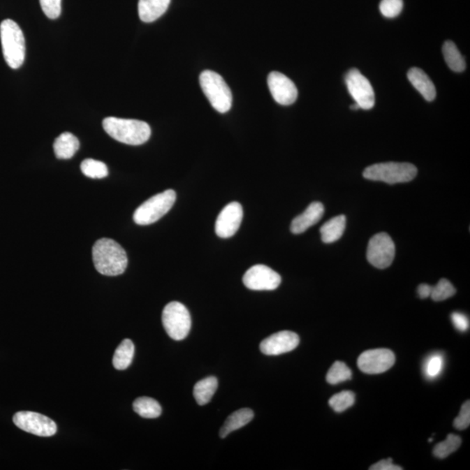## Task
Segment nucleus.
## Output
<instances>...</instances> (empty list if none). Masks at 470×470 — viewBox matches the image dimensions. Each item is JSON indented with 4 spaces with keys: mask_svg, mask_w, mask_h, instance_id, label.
<instances>
[{
    "mask_svg": "<svg viewBox=\"0 0 470 470\" xmlns=\"http://www.w3.org/2000/svg\"><path fill=\"white\" fill-rule=\"evenodd\" d=\"M134 355V345L129 339L122 342L116 349L112 364L116 369L125 370L131 365Z\"/></svg>",
    "mask_w": 470,
    "mask_h": 470,
    "instance_id": "obj_23",
    "label": "nucleus"
},
{
    "mask_svg": "<svg viewBox=\"0 0 470 470\" xmlns=\"http://www.w3.org/2000/svg\"><path fill=\"white\" fill-rule=\"evenodd\" d=\"M254 416V413L253 411H251L249 409H242L233 413L232 415L228 417L223 426H222L220 430V436L225 438L232 433L233 431L246 426L247 423H249L253 420Z\"/></svg>",
    "mask_w": 470,
    "mask_h": 470,
    "instance_id": "obj_21",
    "label": "nucleus"
},
{
    "mask_svg": "<svg viewBox=\"0 0 470 470\" xmlns=\"http://www.w3.org/2000/svg\"><path fill=\"white\" fill-rule=\"evenodd\" d=\"M267 85L274 100L278 104L289 105L294 104L298 91L295 85L284 73L272 72L267 77Z\"/></svg>",
    "mask_w": 470,
    "mask_h": 470,
    "instance_id": "obj_13",
    "label": "nucleus"
},
{
    "mask_svg": "<svg viewBox=\"0 0 470 470\" xmlns=\"http://www.w3.org/2000/svg\"><path fill=\"white\" fill-rule=\"evenodd\" d=\"M457 293L454 286L450 284L446 279H441L438 284L432 288L431 293V298L434 302H443V300L450 298Z\"/></svg>",
    "mask_w": 470,
    "mask_h": 470,
    "instance_id": "obj_31",
    "label": "nucleus"
},
{
    "mask_svg": "<svg viewBox=\"0 0 470 470\" xmlns=\"http://www.w3.org/2000/svg\"><path fill=\"white\" fill-rule=\"evenodd\" d=\"M162 323L172 340L182 341L189 335L192 320L189 311L178 302L168 303L162 313Z\"/></svg>",
    "mask_w": 470,
    "mask_h": 470,
    "instance_id": "obj_7",
    "label": "nucleus"
},
{
    "mask_svg": "<svg viewBox=\"0 0 470 470\" xmlns=\"http://www.w3.org/2000/svg\"><path fill=\"white\" fill-rule=\"evenodd\" d=\"M470 424V402L467 401L462 406L459 416L454 420V427L458 430L468 429Z\"/></svg>",
    "mask_w": 470,
    "mask_h": 470,
    "instance_id": "obj_34",
    "label": "nucleus"
},
{
    "mask_svg": "<svg viewBox=\"0 0 470 470\" xmlns=\"http://www.w3.org/2000/svg\"><path fill=\"white\" fill-rule=\"evenodd\" d=\"M13 423L24 432L38 436H52L57 432V425L54 420L38 413L17 412L13 416Z\"/></svg>",
    "mask_w": 470,
    "mask_h": 470,
    "instance_id": "obj_9",
    "label": "nucleus"
},
{
    "mask_svg": "<svg viewBox=\"0 0 470 470\" xmlns=\"http://www.w3.org/2000/svg\"><path fill=\"white\" fill-rule=\"evenodd\" d=\"M395 362V353L390 349L376 348L363 352L359 356L357 364L363 373L378 374L390 369Z\"/></svg>",
    "mask_w": 470,
    "mask_h": 470,
    "instance_id": "obj_12",
    "label": "nucleus"
},
{
    "mask_svg": "<svg viewBox=\"0 0 470 470\" xmlns=\"http://www.w3.org/2000/svg\"><path fill=\"white\" fill-rule=\"evenodd\" d=\"M79 148V140L71 133L60 134L54 144L56 157L61 159V160H68V159L73 157Z\"/></svg>",
    "mask_w": 470,
    "mask_h": 470,
    "instance_id": "obj_19",
    "label": "nucleus"
},
{
    "mask_svg": "<svg viewBox=\"0 0 470 470\" xmlns=\"http://www.w3.org/2000/svg\"><path fill=\"white\" fill-rule=\"evenodd\" d=\"M93 260L98 273L107 277L122 274L128 264L127 254L123 247L115 240L108 238L95 242Z\"/></svg>",
    "mask_w": 470,
    "mask_h": 470,
    "instance_id": "obj_1",
    "label": "nucleus"
},
{
    "mask_svg": "<svg viewBox=\"0 0 470 470\" xmlns=\"http://www.w3.org/2000/svg\"><path fill=\"white\" fill-rule=\"evenodd\" d=\"M360 108L359 105H357L356 103L351 105L352 110H358Z\"/></svg>",
    "mask_w": 470,
    "mask_h": 470,
    "instance_id": "obj_38",
    "label": "nucleus"
},
{
    "mask_svg": "<svg viewBox=\"0 0 470 470\" xmlns=\"http://www.w3.org/2000/svg\"><path fill=\"white\" fill-rule=\"evenodd\" d=\"M324 206L321 203H313L307 207L302 214L293 220L291 232L295 235L302 234L310 227L318 223L324 214Z\"/></svg>",
    "mask_w": 470,
    "mask_h": 470,
    "instance_id": "obj_16",
    "label": "nucleus"
},
{
    "mask_svg": "<svg viewBox=\"0 0 470 470\" xmlns=\"http://www.w3.org/2000/svg\"><path fill=\"white\" fill-rule=\"evenodd\" d=\"M200 84L215 110L221 114L230 110L233 102L231 90L220 74L210 70L204 71L200 76Z\"/></svg>",
    "mask_w": 470,
    "mask_h": 470,
    "instance_id": "obj_4",
    "label": "nucleus"
},
{
    "mask_svg": "<svg viewBox=\"0 0 470 470\" xmlns=\"http://www.w3.org/2000/svg\"><path fill=\"white\" fill-rule=\"evenodd\" d=\"M300 344L298 335L291 331L278 332L265 339L260 345V351L266 355H280L294 351Z\"/></svg>",
    "mask_w": 470,
    "mask_h": 470,
    "instance_id": "obj_15",
    "label": "nucleus"
},
{
    "mask_svg": "<svg viewBox=\"0 0 470 470\" xmlns=\"http://www.w3.org/2000/svg\"><path fill=\"white\" fill-rule=\"evenodd\" d=\"M404 9V0H381L380 10L384 17L393 19Z\"/></svg>",
    "mask_w": 470,
    "mask_h": 470,
    "instance_id": "obj_32",
    "label": "nucleus"
},
{
    "mask_svg": "<svg viewBox=\"0 0 470 470\" xmlns=\"http://www.w3.org/2000/svg\"><path fill=\"white\" fill-rule=\"evenodd\" d=\"M218 388L216 377L210 376L198 381L193 388V397L197 404L203 406L211 401Z\"/></svg>",
    "mask_w": 470,
    "mask_h": 470,
    "instance_id": "obj_22",
    "label": "nucleus"
},
{
    "mask_svg": "<svg viewBox=\"0 0 470 470\" xmlns=\"http://www.w3.org/2000/svg\"><path fill=\"white\" fill-rule=\"evenodd\" d=\"M347 218L345 215H338L332 218L321 228V240L324 243H333L342 238L345 231Z\"/></svg>",
    "mask_w": 470,
    "mask_h": 470,
    "instance_id": "obj_20",
    "label": "nucleus"
},
{
    "mask_svg": "<svg viewBox=\"0 0 470 470\" xmlns=\"http://www.w3.org/2000/svg\"><path fill=\"white\" fill-rule=\"evenodd\" d=\"M281 282V275L265 265L250 267L243 277V284L251 291H274Z\"/></svg>",
    "mask_w": 470,
    "mask_h": 470,
    "instance_id": "obj_11",
    "label": "nucleus"
},
{
    "mask_svg": "<svg viewBox=\"0 0 470 470\" xmlns=\"http://www.w3.org/2000/svg\"><path fill=\"white\" fill-rule=\"evenodd\" d=\"M243 208L238 203L227 205L219 214L215 223V233L221 238H230L236 234L242 224Z\"/></svg>",
    "mask_w": 470,
    "mask_h": 470,
    "instance_id": "obj_14",
    "label": "nucleus"
},
{
    "mask_svg": "<svg viewBox=\"0 0 470 470\" xmlns=\"http://www.w3.org/2000/svg\"><path fill=\"white\" fill-rule=\"evenodd\" d=\"M444 367V358L440 353L432 355L424 363V374L429 379H434L440 376Z\"/></svg>",
    "mask_w": 470,
    "mask_h": 470,
    "instance_id": "obj_30",
    "label": "nucleus"
},
{
    "mask_svg": "<svg viewBox=\"0 0 470 470\" xmlns=\"http://www.w3.org/2000/svg\"><path fill=\"white\" fill-rule=\"evenodd\" d=\"M462 444V439L460 436H455V434H448L446 440L441 441L439 444H437L434 448L433 453L434 457L439 459H444L448 457V455L454 453L455 451H457L459 448H460Z\"/></svg>",
    "mask_w": 470,
    "mask_h": 470,
    "instance_id": "obj_26",
    "label": "nucleus"
},
{
    "mask_svg": "<svg viewBox=\"0 0 470 470\" xmlns=\"http://www.w3.org/2000/svg\"><path fill=\"white\" fill-rule=\"evenodd\" d=\"M452 323L455 328L461 332H466L469 328V320L464 314L455 312L451 314Z\"/></svg>",
    "mask_w": 470,
    "mask_h": 470,
    "instance_id": "obj_35",
    "label": "nucleus"
},
{
    "mask_svg": "<svg viewBox=\"0 0 470 470\" xmlns=\"http://www.w3.org/2000/svg\"><path fill=\"white\" fill-rule=\"evenodd\" d=\"M171 0H140L138 5L140 19L145 23L157 20L167 12Z\"/></svg>",
    "mask_w": 470,
    "mask_h": 470,
    "instance_id": "obj_17",
    "label": "nucleus"
},
{
    "mask_svg": "<svg viewBox=\"0 0 470 470\" xmlns=\"http://www.w3.org/2000/svg\"><path fill=\"white\" fill-rule=\"evenodd\" d=\"M42 10L49 19L56 20L61 14V0H40Z\"/></svg>",
    "mask_w": 470,
    "mask_h": 470,
    "instance_id": "obj_33",
    "label": "nucleus"
},
{
    "mask_svg": "<svg viewBox=\"0 0 470 470\" xmlns=\"http://www.w3.org/2000/svg\"><path fill=\"white\" fill-rule=\"evenodd\" d=\"M351 369L344 362H335L328 370L326 379L328 383L335 385L351 380Z\"/></svg>",
    "mask_w": 470,
    "mask_h": 470,
    "instance_id": "obj_28",
    "label": "nucleus"
},
{
    "mask_svg": "<svg viewBox=\"0 0 470 470\" xmlns=\"http://www.w3.org/2000/svg\"><path fill=\"white\" fill-rule=\"evenodd\" d=\"M395 256V243L386 233H380L371 238L367 246V259L374 267L385 270L393 263Z\"/></svg>",
    "mask_w": 470,
    "mask_h": 470,
    "instance_id": "obj_8",
    "label": "nucleus"
},
{
    "mask_svg": "<svg viewBox=\"0 0 470 470\" xmlns=\"http://www.w3.org/2000/svg\"><path fill=\"white\" fill-rule=\"evenodd\" d=\"M432 286L429 284H420L417 288V292H418V295L420 299H427L429 298L432 293Z\"/></svg>",
    "mask_w": 470,
    "mask_h": 470,
    "instance_id": "obj_37",
    "label": "nucleus"
},
{
    "mask_svg": "<svg viewBox=\"0 0 470 470\" xmlns=\"http://www.w3.org/2000/svg\"><path fill=\"white\" fill-rule=\"evenodd\" d=\"M346 84L355 103L364 110H369L376 103L374 91L369 80L360 73L359 70L353 68L346 75Z\"/></svg>",
    "mask_w": 470,
    "mask_h": 470,
    "instance_id": "obj_10",
    "label": "nucleus"
},
{
    "mask_svg": "<svg viewBox=\"0 0 470 470\" xmlns=\"http://www.w3.org/2000/svg\"><path fill=\"white\" fill-rule=\"evenodd\" d=\"M409 80L427 101H433L436 96V87L429 77L422 69L413 67L408 73Z\"/></svg>",
    "mask_w": 470,
    "mask_h": 470,
    "instance_id": "obj_18",
    "label": "nucleus"
},
{
    "mask_svg": "<svg viewBox=\"0 0 470 470\" xmlns=\"http://www.w3.org/2000/svg\"><path fill=\"white\" fill-rule=\"evenodd\" d=\"M370 470H402L400 466L395 465L391 458L386 460H381L376 462V464L371 466Z\"/></svg>",
    "mask_w": 470,
    "mask_h": 470,
    "instance_id": "obj_36",
    "label": "nucleus"
},
{
    "mask_svg": "<svg viewBox=\"0 0 470 470\" xmlns=\"http://www.w3.org/2000/svg\"><path fill=\"white\" fill-rule=\"evenodd\" d=\"M3 58L10 68L17 69L26 58V41L19 24L12 20H3L0 24Z\"/></svg>",
    "mask_w": 470,
    "mask_h": 470,
    "instance_id": "obj_3",
    "label": "nucleus"
},
{
    "mask_svg": "<svg viewBox=\"0 0 470 470\" xmlns=\"http://www.w3.org/2000/svg\"><path fill=\"white\" fill-rule=\"evenodd\" d=\"M176 200V193L169 189L145 201L133 214L136 224L147 226L154 223L170 211Z\"/></svg>",
    "mask_w": 470,
    "mask_h": 470,
    "instance_id": "obj_6",
    "label": "nucleus"
},
{
    "mask_svg": "<svg viewBox=\"0 0 470 470\" xmlns=\"http://www.w3.org/2000/svg\"><path fill=\"white\" fill-rule=\"evenodd\" d=\"M81 171L91 179H103L108 175V168L103 162L87 159L80 165Z\"/></svg>",
    "mask_w": 470,
    "mask_h": 470,
    "instance_id": "obj_27",
    "label": "nucleus"
},
{
    "mask_svg": "<svg viewBox=\"0 0 470 470\" xmlns=\"http://www.w3.org/2000/svg\"><path fill=\"white\" fill-rule=\"evenodd\" d=\"M133 411L143 418L154 419L161 415L162 409L160 404L150 397H140L134 401Z\"/></svg>",
    "mask_w": 470,
    "mask_h": 470,
    "instance_id": "obj_24",
    "label": "nucleus"
},
{
    "mask_svg": "<svg viewBox=\"0 0 470 470\" xmlns=\"http://www.w3.org/2000/svg\"><path fill=\"white\" fill-rule=\"evenodd\" d=\"M417 168L411 163H398L387 162L369 166L363 172L364 178L383 182L388 184H397L411 182L416 178Z\"/></svg>",
    "mask_w": 470,
    "mask_h": 470,
    "instance_id": "obj_5",
    "label": "nucleus"
},
{
    "mask_svg": "<svg viewBox=\"0 0 470 470\" xmlns=\"http://www.w3.org/2000/svg\"><path fill=\"white\" fill-rule=\"evenodd\" d=\"M355 402V393L352 391L345 390L333 395L328 404L335 412L342 413L352 407Z\"/></svg>",
    "mask_w": 470,
    "mask_h": 470,
    "instance_id": "obj_29",
    "label": "nucleus"
},
{
    "mask_svg": "<svg viewBox=\"0 0 470 470\" xmlns=\"http://www.w3.org/2000/svg\"><path fill=\"white\" fill-rule=\"evenodd\" d=\"M443 54L445 61L452 71L455 73H462L466 68V62L464 56L459 52L454 42L446 41L443 47Z\"/></svg>",
    "mask_w": 470,
    "mask_h": 470,
    "instance_id": "obj_25",
    "label": "nucleus"
},
{
    "mask_svg": "<svg viewBox=\"0 0 470 470\" xmlns=\"http://www.w3.org/2000/svg\"><path fill=\"white\" fill-rule=\"evenodd\" d=\"M105 133L119 142L140 146L151 136V127L147 122L137 119L108 117L103 120Z\"/></svg>",
    "mask_w": 470,
    "mask_h": 470,
    "instance_id": "obj_2",
    "label": "nucleus"
}]
</instances>
